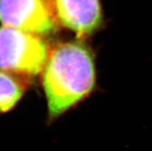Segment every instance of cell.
Here are the masks:
<instances>
[{
  "mask_svg": "<svg viewBox=\"0 0 152 151\" xmlns=\"http://www.w3.org/2000/svg\"><path fill=\"white\" fill-rule=\"evenodd\" d=\"M50 119L60 117L91 93L96 81L94 55L81 41L51 50L42 72Z\"/></svg>",
  "mask_w": 152,
  "mask_h": 151,
  "instance_id": "cell-1",
  "label": "cell"
},
{
  "mask_svg": "<svg viewBox=\"0 0 152 151\" xmlns=\"http://www.w3.org/2000/svg\"><path fill=\"white\" fill-rule=\"evenodd\" d=\"M42 36L10 27H0V70L25 77L44 69L50 53Z\"/></svg>",
  "mask_w": 152,
  "mask_h": 151,
  "instance_id": "cell-2",
  "label": "cell"
},
{
  "mask_svg": "<svg viewBox=\"0 0 152 151\" xmlns=\"http://www.w3.org/2000/svg\"><path fill=\"white\" fill-rule=\"evenodd\" d=\"M26 77L0 70V113L10 112L21 100L27 87Z\"/></svg>",
  "mask_w": 152,
  "mask_h": 151,
  "instance_id": "cell-5",
  "label": "cell"
},
{
  "mask_svg": "<svg viewBox=\"0 0 152 151\" xmlns=\"http://www.w3.org/2000/svg\"><path fill=\"white\" fill-rule=\"evenodd\" d=\"M0 23L39 36L55 33L59 26L50 0H0Z\"/></svg>",
  "mask_w": 152,
  "mask_h": 151,
  "instance_id": "cell-3",
  "label": "cell"
},
{
  "mask_svg": "<svg viewBox=\"0 0 152 151\" xmlns=\"http://www.w3.org/2000/svg\"><path fill=\"white\" fill-rule=\"evenodd\" d=\"M58 26H64L80 37L95 33L103 23L100 0H50Z\"/></svg>",
  "mask_w": 152,
  "mask_h": 151,
  "instance_id": "cell-4",
  "label": "cell"
}]
</instances>
